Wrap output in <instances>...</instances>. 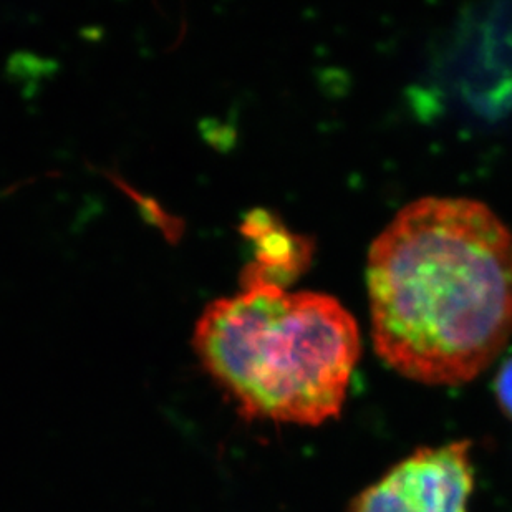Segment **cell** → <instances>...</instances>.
<instances>
[{
  "label": "cell",
  "instance_id": "cell-1",
  "mask_svg": "<svg viewBox=\"0 0 512 512\" xmlns=\"http://www.w3.org/2000/svg\"><path fill=\"white\" fill-rule=\"evenodd\" d=\"M373 347L425 385L479 377L512 337V232L486 204H406L368 252Z\"/></svg>",
  "mask_w": 512,
  "mask_h": 512
},
{
  "label": "cell",
  "instance_id": "cell-2",
  "mask_svg": "<svg viewBox=\"0 0 512 512\" xmlns=\"http://www.w3.org/2000/svg\"><path fill=\"white\" fill-rule=\"evenodd\" d=\"M194 350L247 420L319 426L340 415L362 340L332 295L242 276L198 319Z\"/></svg>",
  "mask_w": 512,
  "mask_h": 512
},
{
  "label": "cell",
  "instance_id": "cell-4",
  "mask_svg": "<svg viewBox=\"0 0 512 512\" xmlns=\"http://www.w3.org/2000/svg\"><path fill=\"white\" fill-rule=\"evenodd\" d=\"M244 226L257 241V262L247 267L249 276L285 287L309 262L310 249L304 237L292 236L269 214H252Z\"/></svg>",
  "mask_w": 512,
  "mask_h": 512
},
{
  "label": "cell",
  "instance_id": "cell-5",
  "mask_svg": "<svg viewBox=\"0 0 512 512\" xmlns=\"http://www.w3.org/2000/svg\"><path fill=\"white\" fill-rule=\"evenodd\" d=\"M496 397L504 413L512 418V358L504 363L496 378Z\"/></svg>",
  "mask_w": 512,
  "mask_h": 512
},
{
  "label": "cell",
  "instance_id": "cell-3",
  "mask_svg": "<svg viewBox=\"0 0 512 512\" xmlns=\"http://www.w3.org/2000/svg\"><path fill=\"white\" fill-rule=\"evenodd\" d=\"M474 491L471 443L425 446L353 499L348 512H468Z\"/></svg>",
  "mask_w": 512,
  "mask_h": 512
}]
</instances>
